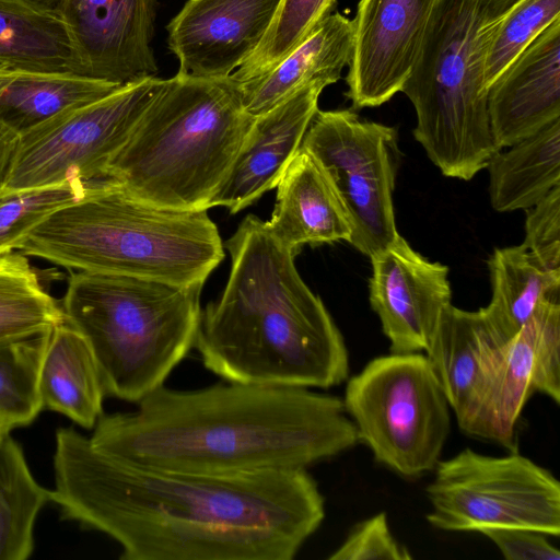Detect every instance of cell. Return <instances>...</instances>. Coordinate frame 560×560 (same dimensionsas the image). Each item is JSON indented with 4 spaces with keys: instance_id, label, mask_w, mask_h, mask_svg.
Returning <instances> with one entry per match:
<instances>
[{
    "instance_id": "cell-1",
    "label": "cell",
    "mask_w": 560,
    "mask_h": 560,
    "mask_svg": "<svg viewBox=\"0 0 560 560\" xmlns=\"http://www.w3.org/2000/svg\"><path fill=\"white\" fill-rule=\"evenodd\" d=\"M62 517L101 532L122 560H292L325 518L306 469L214 476L125 460L72 428L56 432Z\"/></svg>"
},
{
    "instance_id": "cell-2",
    "label": "cell",
    "mask_w": 560,
    "mask_h": 560,
    "mask_svg": "<svg viewBox=\"0 0 560 560\" xmlns=\"http://www.w3.org/2000/svg\"><path fill=\"white\" fill-rule=\"evenodd\" d=\"M103 413L92 444L136 464L214 476L306 469L358 443L341 398L303 387L164 385Z\"/></svg>"
},
{
    "instance_id": "cell-3",
    "label": "cell",
    "mask_w": 560,
    "mask_h": 560,
    "mask_svg": "<svg viewBox=\"0 0 560 560\" xmlns=\"http://www.w3.org/2000/svg\"><path fill=\"white\" fill-rule=\"evenodd\" d=\"M221 295L201 310L195 340L203 366L226 382L329 388L347 380L345 339L303 281L295 254L248 214L224 243Z\"/></svg>"
},
{
    "instance_id": "cell-4",
    "label": "cell",
    "mask_w": 560,
    "mask_h": 560,
    "mask_svg": "<svg viewBox=\"0 0 560 560\" xmlns=\"http://www.w3.org/2000/svg\"><path fill=\"white\" fill-rule=\"evenodd\" d=\"M253 120L243 105L241 83L231 75L177 72L164 79L105 179L161 208L208 210Z\"/></svg>"
},
{
    "instance_id": "cell-5",
    "label": "cell",
    "mask_w": 560,
    "mask_h": 560,
    "mask_svg": "<svg viewBox=\"0 0 560 560\" xmlns=\"http://www.w3.org/2000/svg\"><path fill=\"white\" fill-rule=\"evenodd\" d=\"M61 267L203 285L225 257L208 210L141 201L107 179L37 225L19 248Z\"/></svg>"
},
{
    "instance_id": "cell-6",
    "label": "cell",
    "mask_w": 560,
    "mask_h": 560,
    "mask_svg": "<svg viewBox=\"0 0 560 560\" xmlns=\"http://www.w3.org/2000/svg\"><path fill=\"white\" fill-rule=\"evenodd\" d=\"M203 285L73 272L61 306L88 342L106 396L130 402L164 385L195 346Z\"/></svg>"
},
{
    "instance_id": "cell-7",
    "label": "cell",
    "mask_w": 560,
    "mask_h": 560,
    "mask_svg": "<svg viewBox=\"0 0 560 560\" xmlns=\"http://www.w3.org/2000/svg\"><path fill=\"white\" fill-rule=\"evenodd\" d=\"M516 0H438L401 91L415 139L445 176L471 179L499 150L483 86L489 43Z\"/></svg>"
},
{
    "instance_id": "cell-8",
    "label": "cell",
    "mask_w": 560,
    "mask_h": 560,
    "mask_svg": "<svg viewBox=\"0 0 560 560\" xmlns=\"http://www.w3.org/2000/svg\"><path fill=\"white\" fill-rule=\"evenodd\" d=\"M347 415L358 442L405 477L434 470L451 431L450 405L421 352L372 359L347 382Z\"/></svg>"
},
{
    "instance_id": "cell-9",
    "label": "cell",
    "mask_w": 560,
    "mask_h": 560,
    "mask_svg": "<svg viewBox=\"0 0 560 560\" xmlns=\"http://www.w3.org/2000/svg\"><path fill=\"white\" fill-rule=\"evenodd\" d=\"M427 487L428 522L447 532L520 527L558 537L560 483L516 450L489 456L465 448L436 464Z\"/></svg>"
},
{
    "instance_id": "cell-10",
    "label": "cell",
    "mask_w": 560,
    "mask_h": 560,
    "mask_svg": "<svg viewBox=\"0 0 560 560\" xmlns=\"http://www.w3.org/2000/svg\"><path fill=\"white\" fill-rule=\"evenodd\" d=\"M164 79L150 77L121 85L97 101L66 109L20 135V143L0 194L71 179H105Z\"/></svg>"
},
{
    "instance_id": "cell-11",
    "label": "cell",
    "mask_w": 560,
    "mask_h": 560,
    "mask_svg": "<svg viewBox=\"0 0 560 560\" xmlns=\"http://www.w3.org/2000/svg\"><path fill=\"white\" fill-rule=\"evenodd\" d=\"M397 131L350 109L317 110L301 143L334 187L352 244L371 257L398 235L393 190L399 165Z\"/></svg>"
},
{
    "instance_id": "cell-12",
    "label": "cell",
    "mask_w": 560,
    "mask_h": 560,
    "mask_svg": "<svg viewBox=\"0 0 560 560\" xmlns=\"http://www.w3.org/2000/svg\"><path fill=\"white\" fill-rule=\"evenodd\" d=\"M536 392L560 404V298L540 303L503 348L463 432L516 450L520 415Z\"/></svg>"
},
{
    "instance_id": "cell-13",
    "label": "cell",
    "mask_w": 560,
    "mask_h": 560,
    "mask_svg": "<svg viewBox=\"0 0 560 560\" xmlns=\"http://www.w3.org/2000/svg\"><path fill=\"white\" fill-rule=\"evenodd\" d=\"M438 0H360L346 95L354 108L376 107L401 91Z\"/></svg>"
},
{
    "instance_id": "cell-14",
    "label": "cell",
    "mask_w": 560,
    "mask_h": 560,
    "mask_svg": "<svg viewBox=\"0 0 560 560\" xmlns=\"http://www.w3.org/2000/svg\"><path fill=\"white\" fill-rule=\"evenodd\" d=\"M77 73L117 84L155 77L156 0H60Z\"/></svg>"
},
{
    "instance_id": "cell-15",
    "label": "cell",
    "mask_w": 560,
    "mask_h": 560,
    "mask_svg": "<svg viewBox=\"0 0 560 560\" xmlns=\"http://www.w3.org/2000/svg\"><path fill=\"white\" fill-rule=\"evenodd\" d=\"M370 258V304L390 352L425 351L451 304L448 268L421 256L399 234Z\"/></svg>"
},
{
    "instance_id": "cell-16",
    "label": "cell",
    "mask_w": 560,
    "mask_h": 560,
    "mask_svg": "<svg viewBox=\"0 0 560 560\" xmlns=\"http://www.w3.org/2000/svg\"><path fill=\"white\" fill-rule=\"evenodd\" d=\"M280 0H187L167 24L178 72L230 77L259 46Z\"/></svg>"
},
{
    "instance_id": "cell-17",
    "label": "cell",
    "mask_w": 560,
    "mask_h": 560,
    "mask_svg": "<svg viewBox=\"0 0 560 560\" xmlns=\"http://www.w3.org/2000/svg\"><path fill=\"white\" fill-rule=\"evenodd\" d=\"M326 86L324 81L306 84L273 108L254 117L230 175L211 207H224L235 214L277 187L301 149Z\"/></svg>"
},
{
    "instance_id": "cell-18",
    "label": "cell",
    "mask_w": 560,
    "mask_h": 560,
    "mask_svg": "<svg viewBox=\"0 0 560 560\" xmlns=\"http://www.w3.org/2000/svg\"><path fill=\"white\" fill-rule=\"evenodd\" d=\"M495 147H511L560 119V19L553 21L489 86Z\"/></svg>"
},
{
    "instance_id": "cell-19",
    "label": "cell",
    "mask_w": 560,
    "mask_h": 560,
    "mask_svg": "<svg viewBox=\"0 0 560 560\" xmlns=\"http://www.w3.org/2000/svg\"><path fill=\"white\" fill-rule=\"evenodd\" d=\"M505 346L482 308L443 311L425 355L462 431Z\"/></svg>"
},
{
    "instance_id": "cell-20",
    "label": "cell",
    "mask_w": 560,
    "mask_h": 560,
    "mask_svg": "<svg viewBox=\"0 0 560 560\" xmlns=\"http://www.w3.org/2000/svg\"><path fill=\"white\" fill-rule=\"evenodd\" d=\"M269 231L298 253L303 245L350 242L351 226L327 176L315 160L300 149L277 185Z\"/></svg>"
},
{
    "instance_id": "cell-21",
    "label": "cell",
    "mask_w": 560,
    "mask_h": 560,
    "mask_svg": "<svg viewBox=\"0 0 560 560\" xmlns=\"http://www.w3.org/2000/svg\"><path fill=\"white\" fill-rule=\"evenodd\" d=\"M352 46V20L339 12L331 13L273 69L240 82L246 113L259 116L312 82L324 81L327 85L337 82L350 62Z\"/></svg>"
},
{
    "instance_id": "cell-22",
    "label": "cell",
    "mask_w": 560,
    "mask_h": 560,
    "mask_svg": "<svg viewBox=\"0 0 560 560\" xmlns=\"http://www.w3.org/2000/svg\"><path fill=\"white\" fill-rule=\"evenodd\" d=\"M46 409L93 429L106 396L95 358L83 336L66 318L50 328L39 375Z\"/></svg>"
},
{
    "instance_id": "cell-23",
    "label": "cell",
    "mask_w": 560,
    "mask_h": 560,
    "mask_svg": "<svg viewBox=\"0 0 560 560\" xmlns=\"http://www.w3.org/2000/svg\"><path fill=\"white\" fill-rule=\"evenodd\" d=\"M494 210L529 209L560 186V119L510 147L488 162Z\"/></svg>"
},
{
    "instance_id": "cell-24",
    "label": "cell",
    "mask_w": 560,
    "mask_h": 560,
    "mask_svg": "<svg viewBox=\"0 0 560 560\" xmlns=\"http://www.w3.org/2000/svg\"><path fill=\"white\" fill-rule=\"evenodd\" d=\"M124 84L70 71L12 70L0 122L22 135L57 114L103 98Z\"/></svg>"
},
{
    "instance_id": "cell-25",
    "label": "cell",
    "mask_w": 560,
    "mask_h": 560,
    "mask_svg": "<svg viewBox=\"0 0 560 560\" xmlns=\"http://www.w3.org/2000/svg\"><path fill=\"white\" fill-rule=\"evenodd\" d=\"M489 270L492 298L482 310L506 345L540 303L560 298V272L542 267L522 245L494 249Z\"/></svg>"
},
{
    "instance_id": "cell-26",
    "label": "cell",
    "mask_w": 560,
    "mask_h": 560,
    "mask_svg": "<svg viewBox=\"0 0 560 560\" xmlns=\"http://www.w3.org/2000/svg\"><path fill=\"white\" fill-rule=\"evenodd\" d=\"M0 66L77 73L71 38L59 14L28 0H0Z\"/></svg>"
},
{
    "instance_id": "cell-27",
    "label": "cell",
    "mask_w": 560,
    "mask_h": 560,
    "mask_svg": "<svg viewBox=\"0 0 560 560\" xmlns=\"http://www.w3.org/2000/svg\"><path fill=\"white\" fill-rule=\"evenodd\" d=\"M50 490L32 475L21 445L0 436V560H25L34 550V527Z\"/></svg>"
},
{
    "instance_id": "cell-28",
    "label": "cell",
    "mask_w": 560,
    "mask_h": 560,
    "mask_svg": "<svg viewBox=\"0 0 560 560\" xmlns=\"http://www.w3.org/2000/svg\"><path fill=\"white\" fill-rule=\"evenodd\" d=\"M61 304L43 287L26 255L0 257V343L42 332L62 323Z\"/></svg>"
},
{
    "instance_id": "cell-29",
    "label": "cell",
    "mask_w": 560,
    "mask_h": 560,
    "mask_svg": "<svg viewBox=\"0 0 560 560\" xmlns=\"http://www.w3.org/2000/svg\"><path fill=\"white\" fill-rule=\"evenodd\" d=\"M49 330L0 343V424L10 432L44 408L39 375Z\"/></svg>"
},
{
    "instance_id": "cell-30",
    "label": "cell",
    "mask_w": 560,
    "mask_h": 560,
    "mask_svg": "<svg viewBox=\"0 0 560 560\" xmlns=\"http://www.w3.org/2000/svg\"><path fill=\"white\" fill-rule=\"evenodd\" d=\"M337 0H280L257 49L231 74L238 82L273 69L334 13Z\"/></svg>"
},
{
    "instance_id": "cell-31",
    "label": "cell",
    "mask_w": 560,
    "mask_h": 560,
    "mask_svg": "<svg viewBox=\"0 0 560 560\" xmlns=\"http://www.w3.org/2000/svg\"><path fill=\"white\" fill-rule=\"evenodd\" d=\"M100 182L71 179L56 185L0 194V257L19 249L46 218L92 194Z\"/></svg>"
},
{
    "instance_id": "cell-32",
    "label": "cell",
    "mask_w": 560,
    "mask_h": 560,
    "mask_svg": "<svg viewBox=\"0 0 560 560\" xmlns=\"http://www.w3.org/2000/svg\"><path fill=\"white\" fill-rule=\"evenodd\" d=\"M560 19V0H516L495 30L485 59L483 86H489L553 21Z\"/></svg>"
},
{
    "instance_id": "cell-33",
    "label": "cell",
    "mask_w": 560,
    "mask_h": 560,
    "mask_svg": "<svg viewBox=\"0 0 560 560\" xmlns=\"http://www.w3.org/2000/svg\"><path fill=\"white\" fill-rule=\"evenodd\" d=\"M329 560H410L409 550L392 534L385 512L377 513L352 527Z\"/></svg>"
},
{
    "instance_id": "cell-34",
    "label": "cell",
    "mask_w": 560,
    "mask_h": 560,
    "mask_svg": "<svg viewBox=\"0 0 560 560\" xmlns=\"http://www.w3.org/2000/svg\"><path fill=\"white\" fill-rule=\"evenodd\" d=\"M521 245L542 267L560 272V186L529 208Z\"/></svg>"
},
{
    "instance_id": "cell-35",
    "label": "cell",
    "mask_w": 560,
    "mask_h": 560,
    "mask_svg": "<svg viewBox=\"0 0 560 560\" xmlns=\"http://www.w3.org/2000/svg\"><path fill=\"white\" fill-rule=\"evenodd\" d=\"M506 560H559L560 551L547 535L520 527H487L479 530Z\"/></svg>"
},
{
    "instance_id": "cell-36",
    "label": "cell",
    "mask_w": 560,
    "mask_h": 560,
    "mask_svg": "<svg viewBox=\"0 0 560 560\" xmlns=\"http://www.w3.org/2000/svg\"><path fill=\"white\" fill-rule=\"evenodd\" d=\"M20 133L0 122V191L8 178L20 143Z\"/></svg>"
},
{
    "instance_id": "cell-37",
    "label": "cell",
    "mask_w": 560,
    "mask_h": 560,
    "mask_svg": "<svg viewBox=\"0 0 560 560\" xmlns=\"http://www.w3.org/2000/svg\"><path fill=\"white\" fill-rule=\"evenodd\" d=\"M12 70L13 69L8 67L0 66V96L11 79Z\"/></svg>"
},
{
    "instance_id": "cell-38",
    "label": "cell",
    "mask_w": 560,
    "mask_h": 560,
    "mask_svg": "<svg viewBox=\"0 0 560 560\" xmlns=\"http://www.w3.org/2000/svg\"><path fill=\"white\" fill-rule=\"evenodd\" d=\"M28 1H31L32 3H35L39 7L49 9V10H55L57 4L60 2V0H28Z\"/></svg>"
},
{
    "instance_id": "cell-39",
    "label": "cell",
    "mask_w": 560,
    "mask_h": 560,
    "mask_svg": "<svg viewBox=\"0 0 560 560\" xmlns=\"http://www.w3.org/2000/svg\"><path fill=\"white\" fill-rule=\"evenodd\" d=\"M7 433H10V432H7L0 424V436L3 435V434H7Z\"/></svg>"
}]
</instances>
